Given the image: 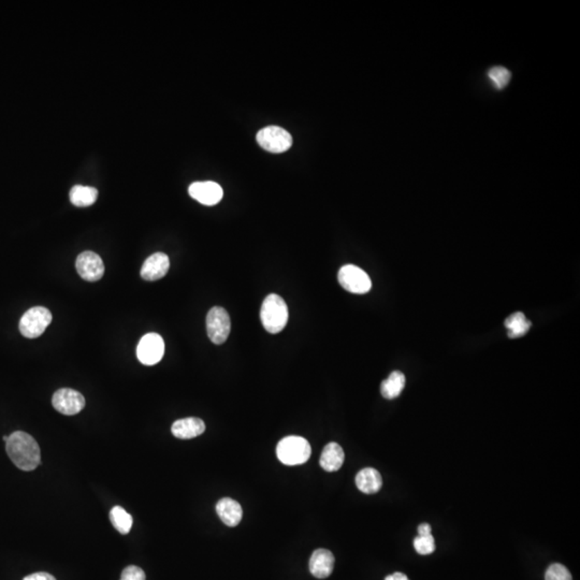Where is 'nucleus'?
I'll list each match as a JSON object with an SVG mask.
<instances>
[{
    "label": "nucleus",
    "instance_id": "obj_1",
    "mask_svg": "<svg viewBox=\"0 0 580 580\" xmlns=\"http://www.w3.org/2000/svg\"><path fill=\"white\" fill-rule=\"evenodd\" d=\"M6 451L19 470L29 472L40 464V447L36 439L26 432L17 431L11 434L6 442Z\"/></svg>",
    "mask_w": 580,
    "mask_h": 580
},
{
    "label": "nucleus",
    "instance_id": "obj_2",
    "mask_svg": "<svg viewBox=\"0 0 580 580\" xmlns=\"http://www.w3.org/2000/svg\"><path fill=\"white\" fill-rule=\"evenodd\" d=\"M260 319L269 334L282 332L288 322V307L283 298L275 293L269 295L262 302Z\"/></svg>",
    "mask_w": 580,
    "mask_h": 580
},
{
    "label": "nucleus",
    "instance_id": "obj_3",
    "mask_svg": "<svg viewBox=\"0 0 580 580\" xmlns=\"http://www.w3.org/2000/svg\"><path fill=\"white\" fill-rule=\"evenodd\" d=\"M311 445L305 437H284L276 447V455L278 460L286 465L303 464L311 457Z\"/></svg>",
    "mask_w": 580,
    "mask_h": 580
},
{
    "label": "nucleus",
    "instance_id": "obj_4",
    "mask_svg": "<svg viewBox=\"0 0 580 580\" xmlns=\"http://www.w3.org/2000/svg\"><path fill=\"white\" fill-rule=\"evenodd\" d=\"M52 322V314L46 307L29 309L19 320V331L27 338H36L44 334Z\"/></svg>",
    "mask_w": 580,
    "mask_h": 580
},
{
    "label": "nucleus",
    "instance_id": "obj_5",
    "mask_svg": "<svg viewBox=\"0 0 580 580\" xmlns=\"http://www.w3.org/2000/svg\"><path fill=\"white\" fill-rule=\"evenodd\" d=\"M256 140L262 149L274 154L288 151L293 145L291 134L278 126H268L259 130Z\"/></svg>",
    "mask_w": 580,
    "mask_h": 580
},
{
    "label": "nucleus",
    "instance_id": "obj_6",
    "mask_svg": "<svg viewBox=\"0 0 580 580\" xmlns=\"http://www.w3.org/2000/svg\"><path fill=\"white\" fill-rule=\"evenodd\" d=\"M206 331L212 343L221 345L230 334V317L224 307H214L206 316Z\"/></svg>",
    "mask_w": 580,
    "mask_h": 580
},
{
    "label": "nucleus",
    "instance_id": "obj_7",
    "mask_svg": "<svg viewBox=\"0 0 580 580\" xmlns=\"http://www.w3.org/2000/svg\"><path fill=\"white\" fill-rule=\"evenodd\" d=\"M338 283L350 293L363 295L369 293L372 282L367 272L354 264H346L338 271Z\"/></svg>",
    "mask_w": 580,
    "mask_h": 580
},
{
    "label": "nucleus",
    "instance_id": "obj_8",
    "mask_svg": "<svg viewBox=\"0 0 580 580\" xmlns=\"http://www.w3.org/2000/svg\"><path fill=\"white\" fill-rule=\"evenodd\" d=\"M163 354L165 342L159 334H145L138 344L137 357L142 365H156L163 359Z\"/></svg>",
    "mask_w": 580,
    "mask_h": 580
},
{
    "label": "nucleus",
    "instance_id": "obj_9",
    "mask_svg": "<svg viewBox=\"0 0 580 580\" xmlns=\"http://www.w3.org/2000/svg\"><path fill=\"white\" fill-rule=\"evenodd\" d=\"M52 403L57 412L64 415L72 416L79 414L84 408L85 399L79 391L63 388L54 393Z\"/></svg>",
    "mask_w": 580,
    "mask_h": 580
},
{
    "label": "nucleus",
    "instance_id": "obj_10",
    "mask_svg": "<svg viewBox=\"0 0 580 580\" xmlns=\"http://www.w3.org/2000/svg\"><path fill=\"white\" fill-rule=\"evenodd\" d=\"M78 273L87 282H97L105 274V264L99 255L94 252L82 253L75 262Z\"/></svg>",
    "mask_w": 580,
    "mask_h": 580
},
{
    "label": "nucleus",
    "instance_id": "obj_11",
    "mask_svg": "<svg viewBox=\"0 0 580 580\" xmlns=\"http://www.w3.org/2000/svg\"><path fill=\"white\" fill-rule=\"evenodd\" d=\"M190 197L204 206H215L224 197V190L221 185L212 181L194 182L188 188Z\"/></svg>",
    "mask_w": 580,
    "mask_h": 580
},
{
    "label": "nucleus",
    "instance_id": "obj_12",
    "mask_svg": "<svg viewBox=\"0 0 580 580\" xmlns=\"http://www.w3.org/2000/svg\"><path fill=\"white\" fill-rule=\"evenodd\" d=\"M169 268V257L163 253H155L144 262L141 268L142 278L149 282L158 281L168 273Z\"/></svg>",
    "mask_w": 580,
    "mask_h": 580
},
{
    "label": "nucleus",
    "instance_id": "obj_13",
    "mask_svg": "<svg viewBox=\"0 0 580 580\" xmlns=\"http://www.w3.org/2000/svg\"><path fill=\"white\" fill-rule=\"evenodd\" d=\"M334 568V556L328 549H316L309 559V572L319 579L329 577Z\"/></svg>",
    "mask_w": 580,
    "mask_h": 580
},
{
    "label": "nucleus",
    "instance_id": "obj_14",
    "mask_svg": "<svg viewBox=\"0 0 580 580\" xmlns=\"http://www.w3.org/2000/svg\"><path fill=\"white\" fill-rule=\"evenodd\" d=\"M173 435L181 439H190L199 437L206 431V424L200 418L190 417L176 420L171 428Z\"/></svg>",
    "mask_w": 580,
    "mask_h": 580
},
{
    "label": "nucleus",
    "instance_id": "obj_15",
    "mask_svg": "<svg viewBox=\"0 0 580 580\" xmlns=\"http://www.w3.org/2000/svg\"><path fill=\"white\" fill-rule=\"evenodd\" d=\"M216 511L221 521L228 527H235L242 520V507L230 498L219 500V503L216 504Z\"/></svg>",
    "mask_w": 580,
    "mask_h": 580
},
{
    "label": "nucleus",
    "instance_id": "obj_16",
    "mask_svg": "<svg viewBox=\"0 0 580 580\" xmlns=\"http://www.w3.org/2000/svg\"><path fill=\"white\" fill-rule=\"evenodd\" d=\"M345 455L342 447L338 443H329L325 446L320 455V466L327 472H336L342 468Z\"/></svg>",
    "mask_w": 580,
    "mask_h": 580
},
{
    "label": "nucleus",
    "instance_id": "obj_17",
    "mask_svg": "<svg viewBox=\"0 0 580 580\" xmlns=\"http://www.w3.org/2000/svg\"><path fill=\"white\" fill-rule=\"evenodd\" d=\"M356 484L358 489L363 493H377L383 486V480L379 471L373 468H365L360 471L356 476Z\"/></svg>",
    "mask_w": 580,
    "mask_h": 580
},
{
    "label": "nucleus",
    "instance_id": "obj_18",
    "mask_svg": "<svg viewBox=\"0 0 580 580\" xmlns=\"http://www.w3.org/2000/svg\"><path fill=\"white\" fill-rule=\"evenodd\" d=\"M406 387V377L402 372L395 371L389 375L388 379L381 383V396L387 400L398 398Z\"/></svg>",
    "mask_w": 580,
    "mask_h": 580
},
{
    "label": "nucleus",
    "instance_id": "obj_19",
    "mask_svg": "<svg viewBox=\"0 0 580 580\" xmlns=\"http://www.w3.org/2000/svg\"><path fill=\"white\" fill-rule=\"evenodd\" d=\"M70 201L73 206L79 208H87L93 206L98 198V190L91 186L75 185L70 190Z\"/></svg>",
    "mask_w": 580,
    "mask_h": 580
},
{
    "label": "nucleus",
    "instance_id": "obj_20",
    "mask_svg": "<svg viewBox=\"0 0 580 580\" xmlns=\"http://www.w3.org/2000/svg\"><path fill=\"white\" fill-rule=\"evenodd\" d=\"M505 327L509 330V338H518L527 334L531 328V322L527 320L523 313H514L506 318Z\"/></svg>",
    "mask_w": 580,
    "mask_h": 580
},
{
    "label": "nucleus",
    "instance_id": "obj_21",
    "mask_svg": "<svg viewBox=\"0 0 580 580\" xmlns=\"http://www.w3.org/2000/svg\"><path fill=\"white\" fill-rule=\"evenodd\" d=\"M110 520L120 534L129 533L132 527V517L120 506H116L111 509Z\"/></svg>",
    "mask_w": 580,
    "mask_h": 580
},
{
    "label": "nucleus",
    "instance_id": "obj_22",
    "mask_svg": "<svg viewBox=\"0 0 580 580\" xmlns=\"http://www.w3.org/2000/svg\"><path fill=\"white\" fill-rule=\"evenodd\" d=\"M488 77L492 84L498 89H505L509 85L511 81V73L507 68L502 67V66H496L492 67L488 72Z\"/></svg>",
    "mask_w": 580,
    "mask_h": 580
},
{
    "label": "nucleus",
    "instance_id": "obj_23",
    "mask_svg": "<svg viewBox=\"0 0 580 580\" xmlns=\"http://www.w3.org/2000/svg\"><path fill=\"white\" fill-rule=\"evenodd\" d=\"M414 547H415L416 552L422 556H427L431 554L435 550V542H434V537L432 534L424 535L420 536L418 535L414 540Z\"/></svg>",
    "mask_w": 580,
    "mask_h": 580
},
{
    "label": "nucleus",
    "instance_id": "obj_24",
    "mask_svg": "<svg viewBox=\"0 0 580 580\" xmlns=\"http://www.w3.org/2000/svg\"><path fill=\"white\" fill-rule=\"evenodd\" d=\"M545 580H573V578L565 566L554 563L547 568Z\"/></svg>",
    "mask_w": 580,
    "mask_h": 580
},
{
    "label": "nucleus",
    "instance_id": "obj_25",
    "mask_svg": "<svg viewBox=\"0 0 580 580\" xmlns=\"http://www.w3.org/2000/svg\"><path fill=\"white\" fill-rule=\"evenodd\" d=\"M145 573L139 566L129 565L124 568L120 580H145Z\"/></svg>",
    "mask_w": 580,
    "mask_h": 580
},
{
    "label": "nucleus",
    "instance_id": "obj_26",
    "mask_svg": "<svg viewBox=\"0 0 580 580\" xmlns=\"http://www.w3.org/2000/svg\"><path fill=\"white\" fill-rule=\"evenodd\" d=\"M23 580H56V578L53 575H51V574L39 572V573L26 576Z\"/></svg>",
    "mask_w": 580,
    "mask_h": 580
},
{
    "label": "nucleus",
    "instance_id": "obj_27",
    "mask_svg": "<svg viewBox=\"0 0 580 580\" xmlns=\"http://www.w3.org/2000/svg\"><path fill=\"white\" fill-rule=\"evenodd\" d=\"M418 534L420 536H424V535H430L431 534V527L428 523H422L418 527Z\"/></svg>",
    "mask_w": 580,
    "mask_h": 580
},
{
    "label": "nucleus",
    "instance_id": "obj_28",
    "mask_svg": "<svg viewBox=\"0 0 580 580\" xmlns=\"http://www.w3.org/2000/svg\"><path fill=\"white\" fill-rule=\"evenodd\" d=\"M385 580H410L408 578V576L406 574L400 573V572H397V573L391 574V575L387 576L385 578Z\"/></svg>",
    "mask_w": 580,
    "mask_h": 580
}]
</instances>
